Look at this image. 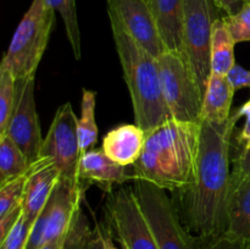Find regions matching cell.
Instances as JSON below:
<instances>
[{"instance_id": "6da1fadb", "label": "cell", "mask_w": 250, "mask_h": 249, "mask_svg": "<svg viewBox=\"0 0 250 249\" xmlns=\"http://www.w3.org/2000/svg\"><path fill=\"white\" fill-rule=\"evenodd\" d=\"M237 122L234 114L225 122L200 120L194 181L180 192L178 209L183 224L197 238H212L226 232L231 187L229 150Z\"/></svg>"}, {"instance_id": "7a4b0ae2", "label": "cell", "mask_w": 250, "mask_h": 249, "mask_svg": "<svg viewBox=\"0 0 250 249\" xmlns=\"http://www.w3.org/2000/svg\"><path fill=\"white\" fill-rule=\"evenodd\" d=\"M200 122L168 120L146 132V144L133 164V180L171 192H182L194 181Z\"/></svg>"}, {"instance_id": "3957f363", "label": "cell", "mask_w": 250, "mask_h": 249, "mask_svg": "<svg viewBox=\"0 0 250 249\" xmlns=\"http://www.w3.org/2000/svg\"><path fill=\"white\" fill-rule=\"evenodd\" d=\"M109 20L125 82L131 95L134 121L149 132L171 120L161 89L158 59L133 41L116 19L109 16Z\"/></svg>"}, {"instance_id": "277c9868", "label": "cell", "mask_w": 250, "mask_h": 249, "mask_svg": "<svg viewBox=\"0 0 250 249\" xmlns=\"http://www.w3.org/2000/svg\"><path fill=\"white\" fill-rule=\"evenodd\" d=\"M55 22V10L45 0H32L9 44L0 65L16 80L34 78Z\"/></svg>"}, {"instance_id": "5b68a950", "label": "cell", "mask_w": 250, "mask_h": 249, "mask_svg": "<svg viewBox=\"0 0 250 249\" xmlns=\"http://www.w3.org/2000/svg\"><path fill=\"white\" fill-rule=\"evenodd\" d=\"M133 189L159 249H202L197 237L183 224L178 208L165 189L146 181H134Z\"/></svg>"}, {"instance_id": "8992f818", "label": "cell", "mask_w": 250, "mask_h": 249, "mask_svg": "<svg viewBox=\"0 0 250 249\" xmlns=\"http://www.w3.org/2000/svg\"><path fill=\"white\" fill-rule=\"evenodd\" d=\"M158 62L161 89L171 120L200 122L203 94L186 56L180 51L167 50Z\"/></svg>"}, {"instance_id": "52a82bcc", "label": "cell", "mask_w": 250, "mask_h": 249, "mask_svg": "<svg viewBox=\"0 0 250 249\" xmlns=\"http://www.w3.org/2000/svg\"><path fill=\"white\" fill-rule=\"evenodd\" d=\"M221 11L214 0H185L182 46L183 55L197 80L203 98L211 75L210 48L214 22Z\"/></svg>"}, {"instance_id": "ba28073f", "label": "cell", "mask_w": 250, "mask_h": 249, "mask_svg": "<svg viewBox=\"0 0 250 249\" xmlns=\"http://www.w3.org/2000/svg\"><path fill=\"white\" fill-rule=\"evenodd\" d=\"M83 186L60 178L50 199L32 226L26 249H41L45 244L63 238L80 211Z\"/></svg>"}, {"instance_id": "9c48e42d", "label": "cell", "mask_w": 250, "mask_h": 249, "mask_svg": "<svg viewBox=\"0 0 250 249\" xmlns=\"http://www.w3.org/2000/svg\"><path fill=\"white\" fill-rule=\"evenodd\" d=\"M110 228L124 249H159L133 187L111 192L105 204Z\"/></svg>"}, {"instance_id": "30bf717a", "label": "cell", "mask_w": 250, "mask_h": 249, "mask_svg": "<svg viewBox=\"0 0 250 249\" xmlns=\"http://www.w3.org/2000/svg\"><path fill=\"white\" fill-rule=\"evenodd\" d=\"M77 120L71 103L61 105L56 110L39 153V158L49 159L55 165L61 178L73 183L82 182L78 177V166L83 153L78 139Z\"/></svg>"}, {"instance_id": "8fae6325", "label": "cell", "mask_w": 250, "mask_h": 249, "mask_svg": "<svg viewBox=\"0 0 250 249\" xmlns=\"http://www.w3.org/2000/svg\"><path fill=\"white\" fill-rule=\"evenodd\" d=\"M5 134L23 151L31 165L38 160L44 139L34 99V78L17 80L16 99Z\"/></svg>"}, {"instance_id": "7c38bea8", "label": "cell", "mask_w": 250, "mask_h": 249, "mask_svg": "<svg viewBox=\"0 0 250 249\" xmlns=\"http://www.w3.org/2000/svg\"><path fill=\"white\" fill-rule=\"evenodd\" d=\"M106 4L107 16L116 19L142 48L156 59L167 51L161 39L150 0H106Z\"/></svg>"}, {"instance_id": "4fadbf2b", "label": "cell", "mask_w": 250, "mask_h": 249, "mask_svg": "<svg viewBox=\"0 0 250 249\" xmlns=\"http://www.w3.org/2000/svg\"><path fill=\"white\" fill-rule=\"evenodd\" d=\"M60 178V171L49 159L39 158L31 165L22 198V208L24 217L32 224L49 202Z\"/></svg>"}, {"instance_id": "5bb4252c", "label": "cell", "mask_w": 250, "mask_h": 249, "mask_svg": "<svg viewBox=\"0 0 250 249\" xmlns=\"http://www.w3.org/2000/svg\"><path fill=\"white\" fill-rule=\"evenodd\" d=\"M126 167L111 160L103 149H90L81 156L78 177L82 182L95 183L107 193H111L115 186L134 181L133 175L127 172Z\"/></svg>"}, {"instance_id": "9a60e30c", "label": "cell", "mask_w": 250, "mask_h": 249, "mask_svg": "<svg viewBox=\"0 0 250 249\" xmlns=\"http://www.w3.org/2000/svg\"><path fill=\"white\" fill-rule=\"evenodd\" d=\"M146 132L138 124H121L107 132L102 149L111 160L122 166H133L146 144Z\"/></svg>"}, {"instance_id": "2e32d148", "label": "cell", "mask_w": 250, "mask_h": 249, "mask_svg": "<svg viewBox=\"0 0 250 249\" xmlns=\"http://www.w3.org/2000/svg\"><path fill=\"white\" fill-rule=\"evenodd\" d=\"M150 5L166 49L183 54L185 0H150Z\"/></svg>"}, {"instance_id": "e0dca14e", "label": "cell", "mask_w": 250, "mask_h": 249, "mask_svg": "<svg viewBox=\"0 0 250 249\" xmlns=\"http://www.w3.org/2000/svg\"><path fill=\"white\" fill-rule=\"evenodd\" d=\"M233 88L226 76L211 73L203 98L200 120L210 122H225L231 117V105L234 95Z\"/></svg>"}, {"instance_id": "ac0fdd59", "label": "cell", "mask_w": 250, "mask_h": 249, "mask_svg": "<svg viewBox=\"0 0 250 249\" xmlns=\"http://www.w3.org/2000/svg\"><path fill=\"white\" fill-rule=\"evenodd\" d=\"M225 234L250 241V178L229 192Z\"/></svg>"}, {"instance_id": "d6986e66", "label": "cell", "mask_w": 250, "mask_h": 249, "mask_svg": "<svg viewBox=\"0 0 250 249\" xmlns=\"http://www.w3.org/2000/svg\"><path fill=\"white\" fill-rule=\"evenodd\" d=\"M234 43L225 17H219L214 22L210 48V63L211 73L226 76L236 63L234 59Z\"/></svg>"}, {"instance_id": "ffe728a7", "label": "cell", "mask_w": 250, "mask_h": 249, "mask_svg": "<svg viewBox=\"0 0 250 249\" xmlns=\"http://www.w3.org/2000/svg\"><path fill=\"white\" fill-rule=\"evenodd\" d=\"M31 163L7 134L0 136V186L28 173Z\"/></svg>"}, {"instance_id": "44dd1931", "label": "cell", "mask_w": 250, "mask_h": 249, "mask_svg": "<svg viewBox=\"0 0 250 249\" xmlns=\"http://www.w3.org/2000/svg\"><path fill=\"white\" fill-rule=\"evenodd\" d=\"M95 98L94 90L83 88L82 103H81V117L77 120V132L82 153L90 150L98 141L97 121H95Z\"/></svg>"}, {"instance_id": "7402d4cb", "label": "cell", "mask_w": 250, "mask_h": 249, "mask_svg": "<svg viewBox=\"0 0 250 249\" xmlns=\"http://www.w3.org/2000/svg\"><path fill=\"white\" fill-rule=\"evenodd\" d=\"M50 7L59 12L65 24L66 36L73 51L76 60H81L82 46H81V32L78 26L76 0H45Z\"/></svg>"}, {"instance_id": "603a6c76", "label": "cell", "mask_w": 250, "mask_h": 249, "mask_svg": "<svg viewBox=\"0 0 250 249\" xmlns=\"http://www.w3.org/2000/svg\"><path fill=\"white\" fill-rule=\"evenodd\" d=\"M16 83L14 73L0 65V136L5 134L16 99Z\"/></svg>"}, {"instance_id": "cb8c5ba5", "label": "cell", "mask_w": 250, "mask_h": 249, "mask_svg": "<svg viewBox=\"0 0 250 249\" xmlns=\"http://www.w3.org/2000/svg\"><path fill=\"white\" fill-rule=\"evenodd\" d=\"M93 234L94 229L90 228L89 221L81 209L63 236L61 249H88Z\"/></svg>"}, {"instance_id": "d4e9b609", "label": "cell", "mask_w": 250, "mask_h": 249, "mask_svg": "<svg viewBox=\"0 0 250 249\" xmlns=\"http://www.w3.org/2000/svg\"><path fill=\"white\" fill-rule=\"evenodd\" d=\"M27 176L28 173L0 186V216H4L22 204Z\"/></svg>"}, {"instance_id": "484cf974", "label": "cell", "mask_w": 250, "mask_h": 249, "mask_svg": "<svg viewBox=\"0 0 250 249\" xmlns=\"http://www.w3.org/2000/svg\"><path fill=\"white\" fill-rule=\"evenodd\" d=\"M224 17L234 43L250 41V0H247L237 14Z\"/></svg>"}, {"instance_id": "4316f807", "label": "cell", "mask_w": 250, "mask_h": 249, "mask_svg": "<svg viewBox=\"0 0 250 249\" xmlns=\"http://www.w3.org/2000/svg\"><path fill=\"white\" fill-rule=\"evenodd\" d=\"M33 224L24 217L22 214L14 228L9 232L4 241L0 242V249H26L27 241Z\"/></svg>"}, {"instance_id": "83f0119b", "label": "cell", "mask_w": 250, "mask_h": 249, "mask_svg": "<svg viewBox=\"0 0 250 249\" xmlns=\"http://www.w3.org/2000/svg\"><path fill=\"white\" fill-rule=\"evenodd\" d=\"M202 249H250V241L244 238H234L226 234L212 238H198Z\"/></svg>"}, {"instance_id": "f1b7e54d", "label": "cell", "mask_w": 250, "mask_h": 249, "mask_svg": "<svg viewBox=\"0 0 250 249\" xmlns=\"http://www.w3.org/2000/svg\"><path fill=\"white\" fill-rule=\"evenodd\" d=\"M250 178V146L242 149L234 160V167L231 172V187L229 192L238 187L241 183Z\"/></svg>"}, {"instance_id": "f546056e", "label": "cell", "mask_w": 250, "mask_h": 249, "mask_svg": "<svg viewBox=\"0 0 250 249\" xmlns=\"http://www.w3.org/2000/svg\"><path fill=\"white\" fill-rule=\"evenodd\" d=\"M234 116L237 119H241L244 117L246 122H244V126L242 127V129L239 131V133L237 134V143H238L239 148L246 149L250 146V99L248 102L244 103L236 112H234Z\"/></svg>"}, {"instance_id": "4dcf8cb0", "label": "cell", "mask_w": 250, "mask_h": 249, "mask_svg": "<svg viewBox=\"0 0 250 249\" xmlns=\"http://www.w3.org/2000/svg\"><path fill=\"white\" fill-rule=\"evenodd\" d=\"M226 78L234 92L250 87V71H247L238 63H234L233 67L226 75Z\"/></svg>"}, {"instance_id": "1f68e13d", "label": "cell", "mask_w": 250, "mask_h": 249, "mask_svg": "<svg viewBox=\"0 0 250 249\" xmlns=\"http://www.w3.org/2000/svg\"><path fill=\"white\" fill-rule=\"evenodd\" d=\"M22 214H23V208H22V204H20L19 207H16L10 212H7L6 215L0 216V242L4 241L5 237L14 228L15 225L21 219Z\"/></svg>"}, {"instance_id": "d6a6232c", "label": "cell", "mask_w": 250, "mask_h": 249, "mask_svg": "<svg viewBox=\"0 0 250 249\" xmlns=\"http://www.w3.org/2000/svg\"><path fill=\"white\" fill-rule=\"evenodd\" d=\"M247 0H214L216 6L226 14V16H232L237 14L243 7Z\"/></svg>"}, {"instance_id": "836d02e7", "label": "cell", "mask_w": 250, "mask_h": 249, "mask_svg": "<svg viewBox=\"0 0 250 249\" xmlns=\"http://www.w3.org/2000/svg\"><path fill=\"white\" fill-rule=\"evenodd\" d=\"M107 238H109V232H105L102 226L97 225L88 249H107Z\"/></svg>"}, {"instance_id": "e575fe53", "label": "cell", "mask_w": 250, "mask_h": 249, "mask_svg": "<svg viewBox=\"0 0 250 249\" xmlns=\"http://www.w3.org/2000/svg\"><path fill=\"white\" fill-rule=\"evenodd\" d=\"M62 248V238L59 239V241L51 242V243L45 244L44 247H42L41 249H61Z\"/></svg>"}, {"instance_id": "d590c367", "label": "cell", "mask_w": 250, "mask_h": 249, "mask_svg": "<svg viewBox=\"0 0 250 249\" xmlns=\"http://www.w3.org/2000/svg\"><path fill=\"white\" fill-rule=\"evenodd\" d=\"M107 249H119L117 247H115L114 244H112L111 236H110V233H109V238H107Z\"/></svg>"}, {"instance_id": "8d00e7d4", "label": "cell", "mask_w": 250, "mask_h": 249, "mask_svg": "<svg viewBox=\"0 0 250 249\" xmlns=\"http://www.w3.org/2000/svg\"><path fill=\"white\" fill-rule=\"evenodd\" d=\"M249 88H250V87H249Z\"/></svg>"}]
</instances>
